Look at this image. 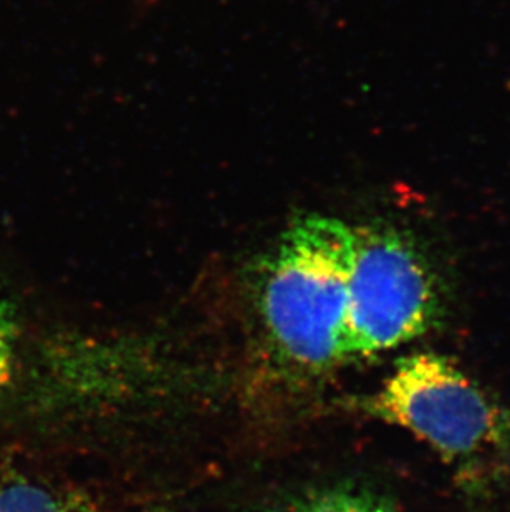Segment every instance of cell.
I'll return each instance as SVG.
<instances>
[{
  "instance_id": "cell-6",
  "label": "cell",
  "mask_w": 510,
  "mask_h": 512,
  "mask_svg": "<svg viewBox=\"0 0 510 512\" xmlns=\"http://www.w3.org/2000/svg\"><path fill=\"white\" fill-rule=\"evenodd\" d=\"M17 337H19V327H17L14 307L0 292V393L4 392L14 372Z\"/></svg>"
},
{
  "instance_id": "cell-2",
  "label": "cell",
  "mask_w": 510,
  "mask_h": 512,
  "mask_svg": "<svg viewBox=\"0 0 510 512\" xmlns=\"http://www.w3.org/2000/svg\"><path fill=\"white\" fill-rule=\"evenodd\" d=\"M366 410L426 443L469 488L510 473V413L438 353L401 358Z\"/></svg>"
},
{
  "instance_id": "cell-4",
  "label": "cell",
  "mask_w": 510,
  "mask_h": 512,
  "mask_svg": "<svg viewBox=\"0 0 510 512\" xmlns=\"http://www.w3.org/2000/svg\"><path fill=\"white\" fill-rule=\"evenodd\" d=\"M264 512H396V509L375 491L345 484L295 494Z\"/></svg>"
},
{
  "instance_id": "cell-1",
  "label": "cell",
  "mask_w": 510,
  "mask_h": 512,
  "mask_svg": "<svg viewBox=\"0 0 510 512\" xmlns=\"http://www.w3.org/2000/svg\"><path fill=\"white\" fill-rule=\"evenodd\" d=\"M353 226L322 214L297 219L270 256L260 314L282 362L320 375L347 362L345 327Z\"/></svg>"
},
{
  "instance_id": "cell-5",
  "label": "cell",
  "mask_w": 510,
  "mask_h": 512,
  "mask_svg": "<svg viewBox=\"0 0 510 512\" xmlns=\"http://www.w3.org/2000/svg\"><path fill=\"white\" fill-rule=\"evenodd\" d=\"M0 512H97V504L80 489L14 481L0 488Z\"/></svg>"
},
{
  "instance_id": "cell-3",
  "label": "cell",
  "mask_w": 510,
  "mask_h": 512,
  "mask_svg": "<svg viewBox=\"0 0 510 512\" xmlns=\"http://www.w3.org/2000/svg\"><path fill=\"white\" fill-rule=\"evenodd\" d=\"M431 267L409 237L380 224L353 228L345 357L370 358L418 339L439 319Z\"/></svg>"
}]
</instances>
